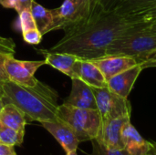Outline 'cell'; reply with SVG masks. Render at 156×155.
I'll return each mask as SVG.
<instances>
[{
  "mask_svg": "<svg viewBox=\"0 0 156 155\" xmlns=\"http://www.w3.org/2000/svg\"><path fill=\"white\" fill-rule=\"evenodd\" d=\"M130 121V115L102 121L95 140L111 149H123L122 131L123 126Z\"/></svg>",
  "mask_w": 156,
  "mask_h": 155,
  "instance_id": "obj_8",
  "label": "cell"
},
{
  "mask_svg": "<svg viewBox=\"0 0 156 155\" xmlns=\"http://www.w3.org/2000/svg\"><path fill=\"white\" fill-rule=\"evenodd\" d=\"M143 69H150V68H156V59L154 60H146L140 64Z\"/></svg>",
  "mask_w": 156,
  "mask_h": 155,
  "instance_id": "obj_30",
  "label": "cell"
},
{
  "mask_svg": "<svg viewBox=\"0 0 156 155\" xmlns=\"http://www.w3.org/2000/svg\"><path fill=\"white\" fill-rule=\"evenodd\" d=\"M4 105L12 103L21 110L29 121L38 122L58 120L57 93L46 84L39 83L34 87H24L13 81L3 84Z\"/></svg>",
  "mask_w": 156,
  "mask_h": 155,
  "instance_id": "obj_2",
  "label": "cell"
},
{
  "mask_svg": "<svg viewBox=\"0 0 156 155\" xmlns=\"http://www.w3.org/2000/svg\"><path fill=\"white\" fill-rule=\"evenodd\" d=\"M46 65H49L61 73L70 77L74 63L79 58L68 53H43Z\"/></svg>",
  "mask_w": 156,
  "mask_h": 155,
  "instance_id": "obj_17",
  "label": "cell"
},
{
  "mask_svg": "<svg viewBox=\"0 0 156 155\" xmlns=\"http://www.w3.org/2000/svg\"><path fill=\"white\" fill-rule=\"evenodd\" d=\"M16 43L10 37L0 36V54L5 56H15Z\"/></svg>",
  "mask_w": 156,
  "mask_h": 155,
  "instance_id": "obj_23",
  "label": "cell"
},
{
  "mask_svg": "<svg viewBox=\"0 0 156 155\" xmlns=\"http://www.w3.org/2000/svg\"><path fill=\"white\" fill-rule=\"evenodd\" d=\"M146 155H156V145L155 144H154L153 145V147H152V149L150 150V152L147 153Z\"/></svg>",
  "mask_w": 156,
  "mask_h": 155,
  "instance_id": "obj_35",
  "label": "cell"
},
{
  "mask_svg": "<svg viewBox=\"0 0 156 155\" xmlns=\"http://www.w3.org/2000/svg\"><path fill=\"white\" fill-rule=\"evenodd\" d=\"M58 118L73 129L80 143L96 139L102 122L98 110L76 108L64 103L58 107Z\"/></svg>",
  "mask_w": 156,
  "mask_h": 155,
  "instance_id": "obj_4",
  "label": "cell"
},
{
  "mask_svg": "<svg viewBox=\"0 0 156 155\" xmlns=\"http://www.w3.org/2000/svg\"><path fill=\"white\" fill-rule=\"evenodd\" d=\"M90 61H92L99 68L106 81L113 76L139 64L134 58L121 55H107Z\"/></svg>",
  "mask_w": 156,
  "mask_h": 155,
  "instance_id": "obj_12",
  "label": "cell"
},
{
  "mask_svg": "<svg viewBox=\"0 0 156 155\" xmlns=\"http://www.w3.org/2000/svg\"><path fill=\"white\" fill-rule=\"evenodd\" d=\"M71 91L63 103L76 108L97 110V104L91 87L79 79H71Z\"/></svg>",
  "mask_w": 156,
  "mask_h": 155,
  "instance_id": "obj_11",
  "label": "cell"
},
{
  "mask_svg": "<svg viewBox=\"0 0 156 155\" xmlns=\"http://www.w3.org/2000/svg\"><path fill=\"white\" fill-rule=\"evenodd\" d=\"M5 57L6 56L0 54V84L1 85H3L5 82H6V81L9 80V78H8V75L6 73L5 67Z\"/></svg>",
  "mask_w": 156,
  "mask_h": 155,
  "instance_id": "obj_25",
  "label": "cell"
},
{
  "mask_svg": "<svg viewBox=\"0 0 156 155\" xmlns=\"http://www.w3.org/2000/svg\"><path fill=\"white\" fill-rule=\"evenodd\" d=\"M70 79H79L90 87L102 88L107 86V81L99 68L90 60L78 58L73 65Z\"/></svg>",
  "mask_w": 156,
  "mask_h": 155,
  "instance_id": "obj_10",
  "label": "cell"
},
{
  "mask_svg": "<svg viewBox=\"0 0 156 155\" xmlns=\"http://www.w3.org/2000/svg\"><path fill=\"white\" fill-rule=\"evenodd\" d=\"M30 11L35 20L37 28L41 32V34L45 35L50 32V27L53 23L51 10L47 9L33 0L30 6Z\"/></svg>",
  "mask_w": 156,
  "mask_h": 155,
  "instance_id": "obj_18",
  "label": "cell"
},
{
  "mask_svg": "<svg viewBox=\"0 0 156 155\" xmlns=\"http://www.w3.org/2000/svg\"><path fill=\"white\" fill-rule=\"evenodd\" d=\"M154 59H156V49L149 54V56L147 57L146 60H154Z\"/></svg>",
  "mask_w": 156,
  "mask_h": 155,
  "instance_id": "obj_34",
  "label": "cell"
},
{
  "mask_svg": "<svg viewBox=\"0 0 156 155\" xmlns=\"http://www.w3.org/2000/svg\"><path fill=\"white\" fill-rule=\"evenodd\" d=\"M156 5V0H119L113 8L118 14L133 18Z\"/></svg>",
  "mask_w": 156,
  "mask_h": 155,
  "instance_id": "obj_15",
  "label": "cell"
},
{
  "mask_svg": "<svg viewBox=\"0 0 156 155\" xmlns=\"http://www.w3.org/2000/svg\"><path fill=\"white\" fill-rule=\"evenodd\" d=\"M140 21L125 17L114 9L98 10L79 25L65 30L53 47L37 49L38 53H68L81 59L92 60L106 56V50L118 37Z\"/></svg>",
  "mask_w": 156,
  "mask_h": 155,
  "instance_id": "obj_1",
  "label": "cell"
},
{
  "mask_svg": "<svg viewBox=\"0 0 156 155\" xmlns=\"http://www.w3.org/2000/svg\"><path fill=\"white\" fill-rule=\"evenodd\" d=\"M66 155H78V154H77V151H72V152L67 153Z\"/></svg>",
  "mask_w": 156,
  "mask_h": 155,
  "instance_id": "obj_36",
  "label": "cell"
},
{
  "mask_svg": "<svg viewBox=\"0 0 156 155\" xmlns=\"http://www.w3.org/2000/svg\"><path fill=\"white\" fill-rule=\"evenodd\" d=\"M92 143V153L90 155H130L124 149H111L108 148L95 139L91 140Z\"/></svg>",
  "mask_w": 156,
  "mask_h": 155,
  "instance_id": "obj_20",
  "label": "cell"
},
{
  "mask_svg": "<svg viewBox=\"0 0 156 155\" xmlns=\"http://www.w3.org/2000/svg\"><path fill=\"white\" fill-rule=\"evenodd\" d=\"M149 22L140 21L108 47L107 55H121L134 58L139 64L146 61L151 52L156 49V34L148 28Z\"/></svg>",
  "mask_w": 156,
  "mask_h": 155,
  "instance_id": "obj_3",
  "label": "cell"
},
{
  "mask_svg": "<svg viewBox=\"0 0 156 155\" xmlns=\"http://www.w3.org/2000/svg\"><path fill=\"white\" fill-rule=\"evenodd\" d=\"M46 65L44 60H20L14 56H6L5 67L9 80L24 87L34 88L39 81L35 78L36 71Z\"/></svg>",
  "mask_w": 156,
  "mask_h": 155,
  "instance_id": "obj_7",
  "label": "cell"
},
{
  "mask_svg": "<svg viewBox=\"0 0 156 155\" xmlns=\"http://www.w3.org/2000/svg\"><path fill=\"white\" fill-rule=\"evenodd\" d=\"M51 13L53 23L50 32L65 31L83 22L95 12H93L89 0H64L60 6L51 9Z\"/></svg>",
  "mask_w": 156,
  "mask_h": 155,
  "instance_id": "obj_5",
  "label": "cell"
},
{
  "mask_svg": "<svg viewBox=\"0 0 156 155\" xmlns=\"http://www.w3.org/2000/svg\"><path fill=\"white\" fill-rule=\"evenodd\" d=\"M148 28H149L150 31H152L153 33L156 34V19L151 21V22H149V24H148Z\"/></svg>",
  "mask_w": 156,
  "mask_h": 155,
  "instance_id": "obj_32",
  "label": "cell"
},
{
  "mask_svg": "<svg viewBox=\"0 0 156 155\" xmlns=\"http://www.w3.org/2000/svg\"><path fill=\"white\" fill-rule=\"evenodd\" d=\"M23 36V39L26 43L29 44V45H38L41 40H42V37L43 35L41 34V32L36 27V28H31L28 29L25 32L22 33Z\"/></svg>",
  "mask_w": 156,
  "mask_h": 155,
  "instance_id": "obj_22",
  "label": "cell"
},
{
  "mask_svg": "<svg viewBox=\"0 0 156 155\" xmlns=\"http://www.w3.org/2000/svg\"><path fill=\"white\" fill-rule=\"evenodd\" d=\"M91 89L101 121L127 115L131 116L132 106L128 99L112 91L107 86L102 88L91 87Z\"/></svg>",
  "mask_w": 156,
  "mask_h": 155,
  "instance_id": "obj_6",
  "label": "cell"
},
{
  "mask_svg": "<svg viewBox=\"0 0 156 155\" xmlns=\"http://www.w3.org/2000/svg\"><path fill=\"white\" fill-rule=\"evenodd\" d=\"M18 24H19V27L22 33L28 29L37 27L35 20L31 14L30 8L24 9L18 12Z\"/></svg>",
  "mask_w": 156,
  "mask_h": 155,
  "instance_id": "obj_21",
  "label": "cell"
},
{
  "mask_svg": "<svg viewBox=\"0 0 156 155\" xmlns=\"http://www.w3.org/2000/svg\"><path fill=\"white\" fill-rule=\"evenodd\" d=\"M25 133L19 132L0 122V143L12 146H21Z\"/></svg>",
  "mask_w": 156,
  "mask_h": 155,
  "instance_id": "obj_19",
  "label": "cell"
},
{
  "mask_svg": "<svg viewBox=\"0 0 156 155\" xmlns=\"http://www.w3.org/2000/svg\"><path fill=\"white\" fill-rule=\"evenodd\" d=\"M119 0H99V5L101 10L110 11L113 10Z\"/></svg>",
  "mask_w": 156,
  "mask_h": 155,
  "instance_id": "obj_26",
  "label": "cell"
},
{
  "mask_svg": "<svg viewBox=\"0 0 156 155\" xmlns=\"http://www.w3.org/2000/svg\"><path fill=\"white\" fill-rule=\"evenodd\" d=\"M123 149L130 155H146L152 149L154 143L144 140L135 127L128 122L122 131Z\"/></svg>",
  "mask_w": 156,
  "mask_h": 155,
  "instance_id": "obj_14",
  "label": "cell"
},
{
  "mask_svg": "<svg viewBox=\"0 0 156 155\" xmlns=\"http://www.w3.org/2000/svg\"><path fill=\"white\" fill-rule=\"evenodd\" d=\"M3 98H4L3 85L0 84V111H1V110L3 109V107H4V100H3Z\"/></svg>",
  "mask_w": 156,
  "mask_h": 155,
  "instance_id": "obj_33",
  "label": "cell"
},
{
  "mask_svg": "<svg viewBox=\"0 0 156 155\" xmlns=\"http://www.w3.org/2000/svg\"><path fill=\"white\" fill-rule=\"evenodd\" d=\"M27 121L24 112L12 103H5L0 111V122L19 132L25 133Z\"/></svg>",
  "mask_w": 156,
  "mask_h": 155,
  "instance_id": "obj_16",
  "label": "cell"
},
{
  "mask_svg": "<svg viewBox=\"0 0 156 155\" xmlns=\"http://www.w3.org/2000/svg\"><path fill=\"white\" fill-rule=\"evenodd\" d=\"M143 68L140 64L130 68L115 76L107 81V87L116 94L128 99L135 81L141 74Z\"/></svg>",
  "mask_w": 156,
  "mask_h": 155,
  "instance_id": "obj_13",
  "label": "cell"
},
{
  "mask_svg": "<svg viewBox=\"0 0 156 155\" xmlns=\"http://www.w3.org/2000/svg\"><path fill=\"white\" fill-rule=\"evenodd\" d=\"M33 0H18V10L17 13L24 9H28L31 6Z\"/></svg>",
  "mask_w": 156,
  "mask_h": 155,
  "instance_id": "obj_29",
  "label": "cell"
},
{
  "mask_svg": "<svg viewBox=\"0 0 156 155\" xmlns=\"http://www.w3.org/2000/svg\"><path fill=\"white\" fill-rule=\"evenodd\" d=\"M0 155H17L15 152V146L0 143Z\"/></svg>",
  "mask_w": 156,
  "mask_h": 155,
  "instance_id": "obj_28",
  "label": "cell"
},
{
  "mask_svg": "<svg viewBox=\"0 0 156 155\" xmlns=\"http://www.w3.org/2000/svg\"><path fill=\"white\" fill-rule=\"evenodd\" d=\"M133 19L137 20V21H145V22H151L153 20L156 19V5L154 7L151 8L150 10L135 16L133 17Z\"/></svg>",
  "mask_w": 156,
  "mask_h": 155,
  "instance_id": "obj_24",
  "label": "cell"
},
{
  "mask_svg": "<svg viewBox=\"0 0 156 155\" xmlns=\"http://www.w3.org/2000/svg\"><path fill=\"white\" fill-rule=\"evenodd\" d=\"M0 5L4 8L14 9L17 12L18 10V0H0Z\"/></svg>",
  "mask_w": 156,
  "mask_h": 155,
  "instance_id": "obj_27",
  "label": "cell"
},
{
  "mask_svg": "<svg viewBox=\"0 0 156 155\" xmlns=\"http://www.w3.org/2000/svg\"><path fill=\"white\" fill-rule=\"evenodd\" d=\"M41 125L57 140L66 153L77 151L80 141L73 129L68 123L58 119L56 121L43 122Z\"/></svg>",
  "mask_w": 156,
  "mask_h": 155,
  "instance_id": "obj_9",
  "label": "cell"
},
{
  "mask_svg": "<svg viewBox=\"0 0 156 155\" xmlns=\"http://www.w3.org/2000/svg\"><path fill=\"white\" fill-rule=\"evenodd\" d=\"M89 2L91 5V7H92L93 12H96L98 10H101L100 5H99V0H89Z\"/></svg>",
  "mask_w": 156,
  "mask_h": 155,
  "instance_id": "obj_31",
  "label": "cell"
}]
</instances>
